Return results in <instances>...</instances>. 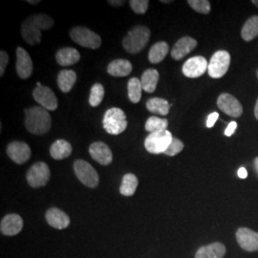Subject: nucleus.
I'll return each instance as SVG.
<instances>
[{
    "label": "nucleus",
    "instance_id": "27",
    "mask_svg": "<svg viewBox=\"0 0 258 258\" xmlns=\"http://www.w3.org/2000/svg\"><path fill=\"white\" fill-rule=\"evenodd\" d=\"M147 108L149 112L166 116L169 112L170 104L165 99L162 98H151L147 102Z\"/></svg>",
    "mask_w": 258,
    "mask_h": 258
},
{
    "label": "nucleus",
    "instance_id": "8",
    "mask_svg": "<svg viewBox=\"0 0 258 258\" xmlns=\"http://www.w3.org/2000/svg\"><path fill=\"white\" fill-rule=\"evenodd\" d=\"M231 55L227 51H217L214 53L209 63L208 73L212 79H220L229 70Z\"/></svg>",
    "mask_w": 258,
    "mask_h": 258
},
{
    "label": "nucleus",
    "instance_id": "7",
    "mask_svg": "<svg viewBox=\"0 0 258 258\" xmlns=\"http://www.w3.org/2000/svg\"><path fill=\"white\" fill-rule=\"evenodd\" d=\"M74 170L78 179L84 185L95 188L100 182V177L96 169L90 164L83 160H76L74 163Z\"/></svg>",
    "mask_w": 258,
    "mask_h": 258
},
{
    "label": "nucleus",
    "instance_id": "40",
    "mask_svg": "<svg viewBox=\"0 0 258 258\" xmlns=\"http://www.w3.org/2000/svg\"><path fill=\"white\" fill-rule=\"evenodd\" d=\"M108 3L112 5V6H117V7H119V6H122L123 4H124V1H115V0H109L108 1Z\"/></svg>",
    "mask_w": 258,
    "mask_h": 258
},
{
    "label": "nucleus",
    "instance_id": "36",
    "mask_svg": "<svg viewBox=\"0 0 258 258\" xmlns=\"http://www.w3.org/2000/svg\"><path fill=\"white\" fill-rule=\"evenodd\" d=\"M8 62H9V55L5 51L2 50L0 52V76L1 77L5 73Z\"/></svg>",
    "mask_w": 258,
    "mask_h": 258
},
{
    "label": "nucleus",
    "instance_id": "4",
    "mask_svg": "<svg viewBox=\"0 0 258 258\" xmlns=\"http://www.w3.org/2000/svg\"><path fill=\"white\" fill-rule=\"evenodd\" d=\"M102 125L108 134L119 135L127 127L126 116L120 108L113 107L105 112Z\"/></svg>",
    "mask_w": 258,
    "mask_h": 258
},
{
    "label": "nucleus",
    "instance_id": "16",
    "mask_svg": "<svg viewBox=\"0 0 258 258\" xmlns=\"http://www.w3.org/2000/svg\"><path fill=\"white\" fill-rule=\"evenodd\" d=\"M33 73V61L27 51L22 47L17 49V74L20 79L26 80Z\"/></svg>",
    "mask_w": 258,
    "mask_h": 258
},
{
    "label": "nucleus",
    "instance_id": "42",
    "mask_svg": "<svg viewBox=\"0 0 258 258\" xmlns=\"http://www.w3.org/2000/svg\"><path fill=\"white\" fill-rule=\"evenodd\" d=\"M29 4H32V5H37L38 3H40V1L39 0H37V1H32V0H28L27 1Z\"/></svg>",
    "mask_w": 258,
    "mask_h": 258
},
{
    "label": "nucleus",
    "instance_id": "32",
    "mask_svg": "<svg viewBox=\"0 0 258 258\" xmlns=\"http://www.w3.org/2000/svg\"><path fill=\"white\" fill-rule=\"evenodd\" d=\"M104 98V88L101 83H95L91 88L89 103L93 107H97L102 103Z\"/></svg>",
    "mask_w": 258,
    "mask_h": 258
},
{
    "label": "nucleus",
    "instance_id": "1",
    "mask_svg": "<svg viewBox=\"0 0 258 258\" xmlns=\"http://www.w3.org/2000/svg\"><path fill=\"white\" fill-rule=\"evenodd\" d=\"M54 25V19L51 17L38 14L31 16L25 19L21 24V35L25 42L31 45H37L40 43L42 31L49 30Z\"/></svg>",
    "mask_w": 258,
    "mask_h": 258
},
{
    "label": "nucleus",
    "instance_id": "37",
    "mask_svg": "<svg viewBox=\"0 0 258 258\" xmlns=\"http://www.w3.org/2000/svg\"><path fill=\"white\" fill-rule=\"evenodd\" d=\"M219 118V114L217 112H213L212 113L209 117H208V120H207V127L209 128H212L214 126L216 120H218Z\"/></svg>",
    "mask_w": 258,
    "mask_h": 258
},
{
    "label": "nucleus",
    "instance_id": "18",
    "mask_svg": "<svg viewBox=\"0 0 258 258\" xmlns=\"http://www.w3.org/2000/svg\"><path fill=\"white\" fill-rule=\"evenodd\" d=\"M197 46V41L190 37H184L180 38L172 48L170 55L175 60H180L185 55H188L195 47Z\"/></svg>",
    "mask_w": 258,
    "mask_h": 258
},
{
    "label": "nucleus",
    "instance_id": "11",
    "mask_svg": "<svg viewBox=\"0 0 258 258\" xmlns=\"http://www.w3.org/2000/svg\"><path fill=\"white\" fill-rule=\"evenodd\" d=\"M33 98L46 110L55 111L57 108L58 103L55 93L47 86L36 87L33 91Z\"/></svg>",
    "mask_w": 258,
    "mask_h": 258
},
{
    "label": "nucleus",
    "instance_id": "35",
    "mask_svg": "<svg viewBox=\"0 0 258 258\" xmlns=\"http://www.w3.org/2000/svg\"><path fill=\"white\" fill-rule=\"evenodd\" d=\"M184 149V144L183 142H181L178 139L173 138L169 147L167 148L166 152L164 154H166L167 156H175L178 153H180L182 150Z\"/></svg>",
    "mask_w": 258,
    "mask_h": 258
},
{
    "label": "nucleus",
    "instance_id": "10",
    "mask_svg": "<svg viewBox=\"0 0 258 258\" xmlns=\"http://www.w3.org/2000/svg\"><path fill=\"white\" fill-rule=\"evenodd\" d=\"M209 68V62L204 56H194L187 59L183 65V74L187 78H199L203 76Z\"/></svg>",
    "mask_w": 258,
    "mask_h": 258
},
{
    "label": "nucleus",
    "instance_id": "17",
    "mask_svg": "<svg viewBox=\"0 0 258 258\" xmlns=\"http://www.w3.org/2000/svg\"><path fill=\"white\" fill-rule=\"evenodd\" d=\"M23 228V220L19 214L12 213L6 215L0 224V231L7 236H14L19 234Z\"/></svg>",
    "mask_w": 258,
    "mask_h": 258
},
{
    "label": "nucleus",
    "instance_id": "29",
    "mask_svg": "<svg viewBox=\"0 0 258 258\" xmlns=\"http://www.w3.org/2000/svg\"><path fill=\"white\" fill-rule=\"evenodd\" d=\"M258 36V16L251 17L246 21L241 31V37L245 41H250Z\"/></svg>",
    "mask_w": 258,
    "mask_h": 258
},
{
    "label": "nucleus",
    "instance_id": "12",
    "mask_svg": "<svg viewBox=\"0 0 258 258\" xmlns=\"http://www.w3.org/2000/svg\"><path fill=\"white\" fill-rule=\"evenodd\" d=\"M217 105L220 110L231 117L237 118L243 113V107L239 101L228 93H224L219 96L217 100Z\"/></svg>",
    "mask_w": 258,
    "mask_h": 258
},
{
    "label": "nucleus",
    "instance_id": "5",
    "mask_svg": "<svg viewBox=\"0 0 258 258\" xmlns=\"http://www.w3.org/2000/svg\"><path fill=\"white\" fill-rule=\"evenodd\" d=\"M173 137L168 130L149 133L145 140V148L151 154L165 153Z\"/></svg>",
    "mask_w": 258,
    "mask_h": 258
},
{
    "label": "nucleus",
    "instance_id": "39",
    "mask_svg": "<svg viewBox=\"0 0 258 258\" xmlns=\"http://www.w3.org/2000/svg\"><path fill=\"white\" fill-rule=\"evenodd\" d=\"M237 175H238L240 179H246L247 176H248L247 169L245 167H240L239 169H238V172H237Z\"/></svg>",
    "mask_w": 258,
    "mask_h": 258
},
{
    "label": "nucleus",
    "instance_id": "45",
    "mask_svg": "<svg viewBox=\"0 0 258 258\" xmlns=\"http://www.w3.org/2000/svg\"><path fill=\"white\" fill-rule=\"evenodd\" d=\"M161 2H162V3H170L171 1H166V0H162Z\"/></svg>",
    "mask_w": 258,
    "mask_h": 258
},
{
    "label": "nucleus",
    "instance_id": "43",
    "mask_svg": "<svg viewBox=\"0 0 258 258\" xmlns=\"http://www.w3.org/2000/svg\"><path fill=\"white\" fill-rule=\"evenodd\" d=\"M254 168H255V171L257 172L258 174V157L254 160Z\"/></svg>",
    "mask_w": 258,
    "mask_h": 258
},
{
    "label": "nucleus",
    "instance_id": "20",
    "mask_svg": "<svg viewBox=\"0 0 258 258\" xmlns=\"http://www.w3.org/2000/svg\"><path fill=\"white\" fill-rule=\"evenodd\" d=\"M55 59L60 66H71L81 59V55L77 49L65 47L57 51L55 54Z\"/></svg>",
    "mask_w": 258,
    "mask_h": 258
},
{
    "label": "nucleus",
    "instance_id": "44",
    "mask_svg": "<svg viewBox=\"0 0 258 258\" xmlns=\"http://www.w3.org/2000/svg\"><path fill=\"white\" fill-rule=\"evenodd\" d=\"M252 3H253L256 7H258V0H253V1H252Z\"/></svg>",
    "mask_w": 258,
    "mask_h": 258
},
{
    "label": "nucleus",
    "instance_id": "15",
    "mask_svg": "<svg viewBox=\"0 0 258 258\" xmlns=\"http://www.w3.org/2000/svg\"><path fill=\"white\" fill-rule=\"evenodd\" d=\"M236 240L240 247L247 251L258 250V233L248 228H240L236 232Z\"/></svg>",
    "mask_w": 258,
    "mask_h": 258
},
{
    "label": "nucleus",
    "instance_id": "38",
    "mask_svg": "<svg viewBox=\"0 0 258 258\" xmlns=\"http://www.w3.org/2000/svg\"><path fill=\"white\" fill-rule=\"evenodd\" d=\"M237 128V123L235 121H231L229 123L228 127L225 131V135L228 136V137H231V135L235 132V130Z\"/></svg>",
    "mask_w": 258,
    "mask_h": 258
},
{
    "label": "nucleus",
    "instance_id": "22",
    "mask_svg": "<svg viewBox=\"0 0 258 258\" xmlns=\"http://www.w3.org/2000/svg\"><path fill=\"white\" fill-rule=\"evenodd\" d=\"M107 72L113 77H126L132 72V64L127 59H115L108 65Z\"/></svg>",
    "mask_w": 258,
    "mask_h": 258
},
{
    "label": "nucleus",
    "instance_id": "23",
    "mask_svg": "<svg viewBox=\"0 0 258 258\" xmlns=\"http://www.w3.org/2000/svg\"><path fill=\"white\" fill-rule=\"evenodd\" d=\"M72 146L65 140H56L50 148V154L55 160H63L71 155Z\"/></svg>",
    "mask_w": 258,
    "mask_h": 258
},
{
    "label": "nucleus",
    "instance_id": "34",
    "mask_svg": "<svg viewBox=\"0 0 258 258\" xmlns=\"http://www.w3.org/2000/svg\"><path fill=\"white\" fill-rule=\"evenodd\" d=\"M129 4L134 13L139 15H144L148 11L149 1L148 0H131L129 1Z\"/></svg>",
    "mask_w": 258,
    "mask_h": 258
},
{
    "label": "nucleus",
    "instance_id": "21",
    "mask_svg": "<svg viewBox=\"0 0 258 258\" xmlns=\"http://www.w3.org/2000/svg\"><path fill=\"white\" fill-rule=\"evenodd\" d=\"M226 253V247L219 242L201 247L197 250L195 258H223Z\"/></svg>",
    "mask_w": 258,
    "mask_h": 258
},
{
    "label": "nucleus",
    "instance_id": "28",
    "mask_svg": "<svg viewBox=\"0 0 258 258\" xmlns=\"http://www.w3.org/2000/svg\"><path fill=\"white\" fill-rule=\"evenodd\" d=\"M137 176L127 173L122 177V181L120 186V192L123 196H132L136 192L138 186Z\"/></svg>",
    "mask_w": 258,
    "mask_h": 258
},
{
    "label": "nucleus",
    "instance_id": "6",
    "mask_svg": "<svg viewBox=\"0 0 258 258\" xmlns=\"http://www.w3.org/2000/svg\"><path fill=\"white\" fill-rule=\"evenodd\" d=\"M70 37L77 44L89 49H98L102 45V38L90 29L77 26L70 31Z\"/></svg>",
    "mask_w": 258,
    "mask_h": 258
},
{
    "label": "nucleus",
    "instance_id": "24",
    "mask_svg": "<svg viewBox=\"0 0 258 258\" xmlns=\"http://www.w3.org/2000/svg\"><path fill=\"white\" fill-rule=\"evenodd\" d=\"M169 46L165 41H159L150 48L148 53V59L151 63L156 64L165 59L168 54Z\"/></svg>",
    "mask_w": 258,
    "mask_h": 258
},
{
    "label": "nucleus",
    "instance_id": "25",
    "mask_svg": "<svg viewBox=\"0 0 258 258\" xmlns=\"http://www.w3.org/2000/svg\"><path fill=\"white\" fill-rule=\"evenodd\" d=\"M77 74L73 70H62L57 76L58 88L63 93H68L74 86Z\"/></svg>",
    "mask_w": 258,
    "mask_h": 258
},
{
    "label": "nucleus",
    "instance_id": "31",
    "mask_svg": "<svg viewBox=\"0 0 258 258\" xmlns=\"http://www.w3.org/2000/svg\"><path fill=\"white\" fill-rule=\"evenodd\" d=\"M168 121L166 119H161L158 117H149L146 122V130L149 133L167 130Z\"/></svg>",
    "mask_w": 258,
    "mask_h": 258
},
{
    "label": "nucleus",
    "instance_id": "33",
    "mask_svg": "<svg viewBox=\"0 0 258 258\" xmlns=\"http://www.w3.org/2000/svg\"><path fill=\"white\" fill-rule=\"evenodd\" d=\"M188 5L196 12L208 15L211 12V3L208 0H188Z\"/></svg>",
    "mask_w": 258,
    "mask_h": 258
},
{
    "label": "nucleus",
    "instance_id": "46",
    "mask_svg": "<svg viewBox=\"0 0 258 258\" xmlns=\"http://www.w3.org/2000/svg\"><path fill=\"white\" fill-rule=\"evenodd\" d=\"M256 74H257V79H258V70H257V73H256Z\"/></svg>",
    "mask_w": 258,
    "mask_h": 258
},
{
    "label": "nucleus",
    "instance_id": "3",
    "mask_svg": "<svg viewBox=\"0 0 258 258\" xmlns=\"http://www.w3.org/2000/svg\"><path fill=\"white\" fill-rule=\"evenodd\" d=\"M150 30L147 26L139 25L132 28L122 40V46L129 54H138L148 45Z\"/></svg>",
    "mask_w": 258,
    "mask_h": 258
},
{
    "label": "nucleus",
    "instance_id": "9",
    "mask_svg": "<svg viewBox=\"0 0 258 258\" xmlns=\"http://www.w3.org/2000/svg\"><path fill=\"white\" fill-rule=\"evenodd\" d=\"M51 177L49 166L43 162H37L29 168L26 174L28 184L30 186L37 188L44 186Z\"/></svg>",
    "mask_w": 258,
    "mask_h": 258
},
{
    "label": "nucleus",
    "instance_id": "26",
    "mask_svg": "<svg viewBox=\"0 0 258 258\" xmlns=\"http://www.w3.org/2000/svg\"><path fill=\"white\" fill-rule=\"evenodd\" d=\"M159 82V73L155 69L146 70L141 78L143 89L148 93H153L156 89Z\"/></svg>",
    "mask_w": 258,
    "mask_h": 258
},
{
    "label": "nucleus",
    "instance_id": "14",
    "mask_svg": "<svg viewBox=\"0 0 258 258\" xmlns=\"http://www.w3.org/2000/svg\"><path fill=\"white\" fill-rule=\"evenodd\" d=\"M93 159L102 166H108L113 161V154L109 147L102 142H95L89 148Z\"/></svg>",
    "mask_w": 258,
    "mask_h": 258
},
{
    "label": "nucleus",
    "instance_id": "2",
    "mask_svg": "<svg viewBox=\"0 0 258 258\" xmlns=\"http://www.w3.org/2000/svg\"><path fill=\"white\" fill-rule=\"evenodd\" d=\"M25 127L35 135H44L51 129L52 119L46 109L41 106H34L25 109Z\"/></svg>",
    "mask_w": 258,
    "mask_h": 258
},
{
    "label": "nucleus",
    "instance_id": "13",
    "mask_svg": "<svg viewBox=\"0 0 258 258\" xmlns=\"http://www.w3.org/2000/svg\"><path fill=\"white\" fill-rule=\"evenodd\" d=\"M10 159L18 165H23L31 157V148L24 142H12L7 147Z\"/></svg>",
    "mask_w": 258,
    "mask_h": 258
},
{
    "label": "nucleus",
    "instance_id": "41",
    "mask_svg": "<svg viewBox=\"0 0 258 258\" xmlns=\"http://www.w3.org/2000/svg\"><path fill=\"white\" fill-rule=\"evenodd\" d=\"M254 116H255V118L258 120V100L256 103H255V107H254Z\"/></svg>",
    "mask_w": 258,
    "mask_h": 258
},
{
    "label": "nucleus",
    "instance_id": "19",
    "mask_svg": "<svg viewBox=\"0 0 258 258\" xmlns=\"http://www.w3.org/2000/svg\"><path fill=\"white\" fill-rule=\"evenodd\" d=\"M45 218L51 227L57 230H63L70 225V217L64 212L56 208L49 209L45 214Z\"/></svg>",
    "mask_w": 258,
    "mask_h": 258
},
{
    "label": "nucleus",
    "instance_id": "30",
    "mask_svg": "<svg viewBox=\"0 0 258 258\" xmlns=\"http://www.w3.org/2000/svg\"><path fill=\"white\" fill-rule=\"evenodd\" d=\"M142 83L141 80L137 78H132L128 81L127 90H128V98L130 102L133 103H138L142 98Z\"/></svg>",
    "mask_w": 258,
    "mask_h": 258
}]
</instances>
